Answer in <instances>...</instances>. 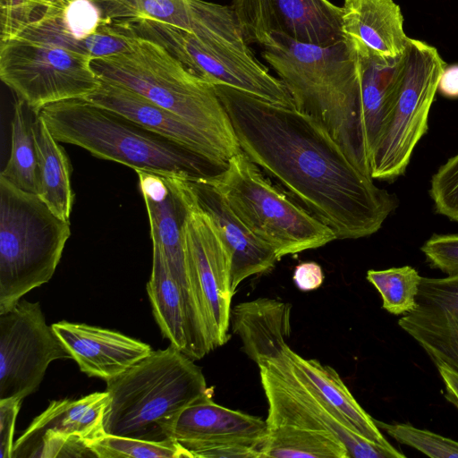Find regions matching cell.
<instances>
[{
  "label": "cell",
  "instance_id": "cell-1",
  "mask_svg": "<svg viewBox=\"0 0 458 458\" xmlns=\"http://www.w3.org/2000/svg\"><path fill=\"white\" fill-rule=\"evenodd\" d=\"M241 149L276 180L336 239L377 233L396 208L314 116L232 88L213 85Z\"/></svg>",
  "mask_w": 458,
  "mask_h": 458
},
{
  "label": "cell",
  "instance_id": "cell-2",
  "mask_svg": "<svg viewBox=\"0 0 458 458\" xmlns=\"http://www.w3.org/2000/svg\"><path fill=\"white\" fill-rule=\"evenodd\" d=\"M258 45L294 106L321 122L353 164L370 176L360 138L356 66L345 40L318 46L270 32Z\"/></svg>",
  "mask_w": 458,
  "mask_h": 458
},
{
  "label": "cell",
  "instance_id": "cell-3",
  "mask_svg": "<svg viewBox=\"0 0 458 458\" xmlns=\"http://www.w3.org/2000/svg\"><path fill=\"white\" fill-rule=\"evenodd\" d=\"M37 113L57 141L134 171L199 180L214 177L226 166L86 98L53 103Z\"/></svg>",
  "mask_w": 458,
  "mask_h": 458
},
{
  "label": "cell",
  "instance_id": "cell-4",
  "mask_svg": "<svg viewBox=\"0 0 458 458\" xmlns=\"http://www.w3.org/2000/svg\"><path fill=\"white\" fill-rule=\"evenodd\" d=\"M132 36L125 52L91 61L97 75L129 88L177 115L208 139L227 161L241 151L214 86L159 44Z\"/></svg>",
  "mask_w": 458,
  "mask_h": 458
},
{
  "label": "cell",
  "instance_id": "cell-5",
  "mask_svg": "<svg viewBox=\"0 0 458 458\" xmlns=\"http://www.w3.org/2000/svg\"><path fill=\"white\" fill-rule=\"evenodd\" d=\"M208 390L192 359L171 344L152 351L106 380L105 433L155 442L172 439L181 411Z\"/></svg>",
  "mask_w": 458,
  "mask_h": 458
},
{
  "label": "cell",
  "instance_id": "cell-6",
  "mask_svg": "<svg viewBox=\"0 0 458 458\" xmlns=\"http://www.w3.org/2000/svg\"><path fill=\"white\" fill-rule=\"evenodd\" d=\"M70 235V221L0 176V313L52 278Z\"/></svg>",
  "mask_w": 458,
  "mask_h": 458
},
{
  "label": "cell",
  "instance_id": "cell-7",
  "mask_svg": "<svg viewBox=\"0 0 458 458\" xmlns=\"http://www.w3.org/2000/svg\"><path fill=\"white\" fill-rule=\"evenodd\" d=\"M242 222L281 259L336 239L334 231L273 185L241 149L217 175L205 179Z\"/></svg>",
  "mask_w": 458,
  "mask_h": 458
},
{
  "label": "cell",
  "instance_id": "cell-8",
  "mask_svg": "<svg viewBox=\"0 0 458 458\" xmlns=\"http://www.w3.org/2000/svg\"><path fill=\"white\" fill-rule=\"evenodd\" d=\"M121 21L130 34L159 44L212 85H226L275 104L294 106L284 83L270 74L249 46L202 40L189 31L147 18Z\"/></svg>",
  "mask_w": 458,
  "mask_h": 458
},
{
  "label": "cell",
  "instance_id": "cell-9",
  "mask_svg": "<svg viewBox=\"0 0 458 458\" xmlns=\"http://www.w3.org/2000/svg\"><path fill=\"white\" fill-rule=\"evenodd\" d=\"M446 64L433 46L410 38L397 98L372 152V179L394 181L403 175L419 140L428 131V115Z\"/></svg>",
  "mask_w": 458,
  "mask_h": 458
},
{
  "label": "cell",
  "instance_id": "cell-10",
  "mask_svg": "<svg viewBox=\"0 0 458 458\" xmlns=\"http://www.w3.org/2000/svg\"><path fill=\"white\" fill-rule=\"evenodd\" d=\"M91 61L51 43L19 37L0 40V79L34 112L94 92L100 79Z\"/></svg>",
  "mask_w": 458,
  "mask_h": 458
},
{
  "label": "cell",
  "instance_id": "cell-11",
  "mask_svg": "<svg viewBox=\"0 0 458 458\" xmlns=\"http://www.w3.org/2000/svg\"><path fill=\"white\" fill-rule=\"evenodd\" d=\"M286 344L258 365L268 404L267 428L291 425L332 433L346 446L350 458H402L363 437L328 406L312 387L292 369Z\"/></svg>",
  "mask_w": 458,
  "mask_h": 458
},
{
  "label": "cell",
  "instance_id": "cell-12",
  "mask_svg": "<svg viewBox=\"0 0 458 458\" xmlns=\"http://www.w3.org/2000/svg\"><path fill=\"white\" fill-rule=\"evenodd\" d=\"M72 359L38 302L20 301L0 313V399L21 398L36 392L48 365Z\"/></svg>",
  "mask_w": 458,
  "mask_h": 458
},
{
  "label": "cell",
  "instance_id": "cell-13",
  "mask_svg": "<svg viewBox=\"0 0 458 458\" xmlns=\"http://www.w3.org/2000/svg\"><path fill=\"white\" fill-rule=\"evenodd\" d=\"M135 172L148 216L151 241L164 253L169 270L182 290L197 338L208 354L214 347L205 311L191 278L183 241L189 179Z\"/></svg>",
  "mask_w": 458,
  "mask_h": 458
},
{
  "label": "cell",
  "instance_id": "cell-14",
  "mask_svg": "<svg viewBox=\"0 0 458 458\" xmlns=\"http://www.w3.org/2000/svg\"><path fill=\"white\" fill-rule=\"evenodd\" d=\"M183 225L185 255L191 278L204 309L214 349L230 338L231 259L209 216L197 202L191 180Z\"/></svg>",
  "mask_w": 458,
  "mask_h": 458
},
{
  "label": "cell",
  "instance_id": "cell-15",
  "mask_svg": "<svg viewBox=\"0 0 458 458\" xmlns=\"http://www.w3.org/2000/svg\"><path fill=\"white\" fill-rule=\"evenodd\" d=\"M106 391L52 401L14 442L13 458L95 456L86 442L106 435Z\"/></svg>",
  "mask_w": 458,
  "mask_h": 458
},
{
  "label": "cell",
  "instance_id": "cell-16",
  "mask_svg": "<svg viewBox=\"0 0 458 458\" xmlns=\"http://www.w3.org/2000/svg\"><path fill=\"white\" fill-rule=\"evenodd\" d=\"M231 7L247 45L270 32L318 46L344 40L342 7L328 0H233Z\"/></svg>",
  "mask_w": 458,
  "mask_h": 458
},
{
  "label": "cell",
  "instance_id": "cell-17",
  "mask_svg": "<svg viewBox=\"0 0 458 458\" xmlns=\"http://www.w3.org/2000/svg\"><path fill=\"white\" fill-rule=\"evenodd\" d=\"M16 37L55 44L92 60L125 52L133 38L117 21L105 16L96 0H75L51 10Z\"/></svg>",
  "mask_w": 458,
  "mask_h": 458
},
{
  "label": "cell",
  "instance_id": "cell-18",
  "mask_svg": "<svg viewBox=\"0 0 458 458\" xmlns=\"http://www.w3.org/2000/svg\"><path fill=\"white\" fill-rule=\"evenodd\" d=\"M344 39L351 49L356 66L360 138L364 156L370 167L372 152L397 98L405 53L398 58H388L356 39Z\"/></svg>",
  "mask_w": 458,
  "mask_h": 458
},
{
  "label": "cell",
  "instance_id": "cell-19",
  "mask_svg": "<svg viewBox=\"0 0 458 458\" xmlns=\"http://www.w3.org/2000/svg\"><path fill=\"white\" fill-rule=\"evenodd\" d=\"M99 79V86L87 100L122 114L215 163L226 165L227 160L219 149L188 123L129 88Z\"/></svg>",
  "mask_w": 458,
  "mask_h": 458
},
{
  "label": "cell",
  "instance_id": "cell-20",
  "mask_svg": "<svg viewBox=\"0 0 458 458\" xmlns=\"http://www.w3.org/2000/svg\"><path fill=\"white\" fill-rule=\"evenodd\" d=\"M191 182L198 204L213 221L230 255V285L234 295L243 280L269 271L280 259L242 222L214 186L205 179Z\"/></svg>",
  "mask_w": 458,
  "mask_h": 458
},
{
  "label": "cell",
  "instance_id": "cell-21",
  "mask_svg": "<svg viewBox=\"0 0 458 458\" xmlns=\"http://www.w3.org/2000/svg\"><path fill=\"white\" fill-rule=\"evenodd\" d=\"M52 327L81 371L106 381L152 352L148 344L106 328L67 321Z\"/></svg>",
  "mask_w": 458,
  "mask_h": 458
},
{
  "label": "cell",
  "instance_id": "cell-22",
  "mask_svg": "<svg viewBox=\"0 0 458 458\" xmlns=\"http://www.w3.org/2000/svg\"><path fill=\"white\" fill-rule=\"evenodd\" d=\"M267 432L266 420L216 403L209 388L181 411L172 438L179 442L243 440L261 445Z\"/></svg>",
  "mask_w": 458,
  "mask_h": 458
},
{
  "label": "cell",
  "instance_id": "cell-23",
  "mask_svg": "<svg viewBox=\"0 0 458 458\" xmlns=\"http://www.w3.org/2000/svg\"><path fill=\"white\" fill-rule=\"evenodd\" d=\"M152 270L147 292L154 318L172 346L193 360L207 353L191 325L182 290L174 279L160 246L152 241Z\"/></svg>",
  "mask_w": 458,
  "mask_h": 458
},
{
  "label": "cell",
  "instance_id": "cell-24",
  "mask_svg": "<svg viewBox=\"0 0 458 458\" xmlns=\"http://www.w3.org/2000/svg\"><path fill=\"white\" fill-rule=\"evenodd\" d=\"M342 30L344 38L356 39L388 58L403 55L410 39L403 31L401 9L393 0H345Z\"/></svg>",
  "mask_w": 458,
  "mask_h": 458
},
{
  "label": "cell",
  "instance_id": "cell-25",
  "mask_svg": "<svg viewBox=\"0 0 458 458\" xmlns=\"http://www.w3.org/2000/svg\"><path fill=\"white\" fill-rule=\"evenodd\" d=\"M285 354L293 370L307 382L355 432L405 458L402 452L395 449L385 438L375 420L359 404L333 368L321 364L318 360L300 356L289 345L285 349Z\"/></svg>",
  "mask_w": 458,
  "mask_h": 458
},
{
  "label": "cell",
  "instance_id": "cell-26",
  "mask_svg": "<svg viewBox=\"0 0 458 458\" xmlns=\"http://www.w3.org/2000/svg\"><path fill=\"white\" fill-rule=\"evenodd\" d=\"M291 305L259 298L242 302L231 311L233 332L244 352L258 365L282 349L291 333Z\"/></svg>",
  "mask_w": 458,
  "mask_h": 458
},
{
  "label": "cell",
  "instance_id": "cell-27",
  "mask_svg": "<svg viewBox=\"0 0 458 458\" xmlns=\"http://www.w3.org/2000/svg\"><path fill=\"white\" fill-rule=\"evenodd\" d=\"M32 127L38 155L36 194L58 216L70 221L75 198L70 159L37 112H34Z\"/></svg>",
  "mask_w": 458,
  "mask_h": 458
},
{
  "label": "cell",
  "instance_id": "cell-28",
  "mask_svg": "<svg viewBox=\"0 0 458 458\" xmlns=\"http://www.w3.org/2000/svg\"><path fill=\"white\" fill-rule=\"evenodd\" d=\"M437 366L458 373V315L418 302L415 310L398 321Z\"/></svg>",
  "mask_w": 458,
  "mask_h": 458
},
{
  "label": "cell",
  "instance_id": "cell-29",
  "mask_svg": "<svg viewBox=\"0 0 458 458\" xmlns=\"http://www.w3.org/2000/svg\"><path fill=\"white\" fill-rule=\"evenodd\" d=\"M259 450L262 458H350L345 445L332 433L291 425L267 428Z\"/></svg>",
  "mask_w": 458,
  "mask_h": 458
},
{
  "label": "cell",
  "instance_id": "cell-30",
  "mask_svg": "<svg viewBox=\"0 0 458 458\" xmlns=\"http://www.w3.org/2000/svg\"><path fill=\"white\" fill-rule=\"evenodd\" d=\"M34 111L17 98L11 121L10 157L0 176L15 187L36 193L38 155L33 133Z\"/></svg>",
  "mask_w": 458,
  "mask_h": 458
},
{
  "label": "cell",
  "instance_id": "cell-31",
  "mask_svg": "<svg viewBox=\"0 0 458 458\" xmlns=\"http://www.w3.org/2000/svg\"><path fill=\"white\" fill-rule=\"evenodd\" d=\"M421 279L418 271L410 266L367 272V280L381 295L382 308L396 316L410 313L418 306Z\"/></svg>",
  "mask_w": 458,
  "mask_h": 458
},
{
  "label": "cell",
  "instance_id": "cell-32",
  "mask_svg": "<svg viewBox=\"0 0 458 458\" xmlns=\"http://www.w3.org/2000/svg\"><path fill=\"white\" fill-rule=\"evenodd\" d=\"M86 444L95 457L99 458H192L174 438L155 442L106 434Z\"/></svg>",
  "mask_w": 458,
  "mask_h": 458
},
{
  "label": "cell",
  "instance_id": "cell-33",
  "mask_svg": "<svg viewBox=\"0 0 458 458\" xmlns=\"http://www.w3.org/2000/svg\"><path fill=\"white\" fill-rule=\"evenodd\" d=\"M375 422L397 442L431 458H458V442L454 439L406 423L386 424L376 420Z\"/></svg>",
  "mask_w": 458,
  "mask_h": 458
},
{
  "label": "cell",
  "instance_id": "cell-34",
  "mask_svg": "<svg viewBox=\"0 0 458 458\" xmlns=\"http://www.w3.org/2000/svg\"><path fill=\"white\" fill-rule=\"evenodd\" d=\"M57 8L52 0H0V40L13 38Z\"/></svg>",
  "mask_w": 458,
  "mask_h": 458
},
{
  "label": "cell",
  "instance_id": "cell-35",
  "mask_svg": "<svg viewBox=\"0 0 458 458\" xmlns=\"http://www.w3.org/2000/svg\"><path fill=\"white\" fill-rule=\"evenodd\" d=\"M429 195L437 214L458 222V154L432 175Z\"/></svg>",
  "mask_w": 458,
  "mask_h": 458
},
{
  "label": "cell",
  "instance_id": "cell-36",
  "mask_svg": "<svg viewBox=\"0 0 458 458\" xmlns=\"http://www.w3.org/2000/svg\"><path fill=\"white\" fill-rule=\"evenodd\" d=\"M133 13L134 17L151 19L191 32V0H140Z\"/></svg>",
  "mask_w": 458,
  "mask_h": 458
},
{
  "label": "cell",
  "instance_id": "cell-37",
  "mask_svg": "<svg viewBox=\"0 0 458 458\" xmlns=\"http://www.w3.org/2000/svg\"><path fill=\"white\" fill-rule=\"evenodd\" d=\"M192 458H262L260 445L243 440L182 441Z\"/></svg>",
  "mask_w": 458,
  "mask_h": 458
},
{
  "label": "cell",
  "instance_id": "cell-38",
  "mask_svg": "<svg viewBox=\"0 0 458 458\" xmlns=\"http://www.w3.org/2000/svg\"><path fill=\"white\" fill-rule=\"evenodd\" d=\"M417 301L458 315V275L443 278L422 277Z\"/></svg>",
  "mask_w": 458,
  "mask_h": 458
},
{
  "label": "cell",
  "instance_id": "cell-39",
  "mask_svg": "<svg viewBox=\"0 0 458 458\" xmlns=\"http://www.w3.org/2000/svg\"><path fill=\"white\" fill-rule=\"evenodd\" d=\"M432 268L446 276L458 275V233L434 234L421 247Z\"/></svg>",
  "mask_w": 458,
  "mask_h": 458
},
{
  "label": "cell",
  "instance_id": "cell-40",
  "mask_svg": "<svg viewBox=\"0 0 458 458\" xmlns=\"http://www.w3.org/2000/svg\"><path fill=\"white\" fill-rule=\"evenodd\" d=\"M22 399H0V458H13L15 421Z\"/></svg>",
  "mask_w": 458,
  "mask_h": 458
},
{
  "label": "cell",
  "instance_id": "cell-41",
  "mask_svg": "<svg viewBox=\"0 0 458 458\" xmlns=\"http://www.w3.org/2000/svg\"><path fill=\"white\" fill-rule=\"evenodd\" d=\"M293 280L298 289L307 292L318 288L324 281V275L318 263L302 262L296 266Z\"/></svg>",
  "mask_w": 458,
  "mask_h": 458
},
{
  "label": "cell",
  "instance_id": "cell-42",
  "mask_svg": "<svg viewBox=\"0 0 458 458\" xmlns=\"http://www.w3.org/2000/svg\"><path fill=\"white\" fill-rule=\"evenodd\" d=\"M437 91L446 98H458V64L445 65L438 81Z\"/></svg>",
  "mask_w": 458,
  "mask_h": 458
},
{
  "label": "cell",
  "instance_id": "cell-43",
  "mask_svg": "<svg viewBox=\"0 0 458 458\" xmlns=\"http://www.w3.org/2000/svg\"><path fill=\"white\" fill-rule=\"evenodd\" d=\"M437 369L445 386V399L458 410V373L445 366H438Z\"/></svg>",
  "mask_w": 458,
  "mask_h": 458
},
{
  "label": "cell",
  "instance_id": "cell-44",
  "mask_svg": "<svg viewBox=\"0 0 458 458\" xmlns=\"http://www.w3.org/2000/svg\"><path fill=\"white\" fill-rule=\"evenodd\" d=\"M55 5L59 9L65 8L69 4L75 0H52Z\"/></svg>",
  "mask_w": 458,
  "mask_h": 458
},
{
  "label": "cell",
  "instance_id": "cell-45",
  "mask_svg": "<svg viewBox=\"0 0 458 458\" xmlns=\"http://www.w3.org/2000/svg\"><path fill=\"white\" fill-rule=\"evenodd\" d=\"M122 2L126 7L130 9V11H133L134 6L140 0H119Z\"/></svg>",
  "mask_w": 458,
  "mask_h": 458
}]
</instances>
